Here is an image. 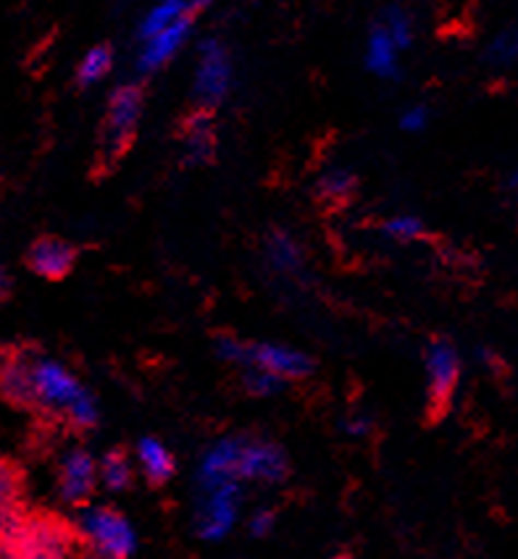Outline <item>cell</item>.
<instances>
[{
    "label": "cell",
    "mask_w": 518,
    "mask_h": 559,
    "mask_svg": "<svg viewBox=\"0 0 518 559\" xmlns=\"http://www.w3.org/2000/svg\"><path fill=\"white\" fill-rule=\"evenodd\" d=\"M287 476V457L274 441L243 437L237 454V480L250 484H280Z\"/></svg>",
    "instance_id": "obj_7"
},
{
    "label": "cell",
    "mask_w": 518,
    "mask_h": 559,
    "mask_svg": "<svg viewBox=\"0 0 518 559\" xmlns=\"http://www.w3.org/2000/svg\"><path fill=\"white\" fill-rule=\"evenodd\" d=\"M209 3H213V0H161V3H155L140 22V37L145 40L153 32L168 27V24H174L177 19L192 16V11L205 9Z\"/></svg>",
    "instance_id": "obj_16"
},
{
    "label": "cell",
    "mask_w": 518,
    "mask_h": 559,
    "mask_svg": "<svg viewBox=\"0 0 518 559\" xmlns=\"http://www.w3.org/2000/svg\"><path fill=\"white\" fill-rule=\"evenodd\" d=\"M381 231L395 242H413L424 234V224L416 216H392L390 221H385Z\"/></svg>",
    "instance_id": "obj_26"
},
{
    "label": "cell",
    "mask_w": 518,
    "mask_h": 559,
    "mask_svg": "<svg viewBox=\"0 0 518 559\" xmlns=\"http://www.w3.org/2000/svg\"><path fill=\"white\" fill-rule=\"evenodd\" d=\"M216 140H213V123L209 114H196L187 121L185 132V155L190 164H205L213 155Z\"/></svg>",
    "instance_id": "obj_19"
},
{
    "label": "cell",
    "mask_w": 518,
    "mask_h": 559,
    "mask_svg": "<svg viewBox=\"0 0 518 559\" xmlns=\"http://www.w3.org/2000/svg\"><path fill=\"white\" fill-rule=\"evenodd\" d=\"M19 499V473L11 465L0 463V518L16 507Z\"/></svg>",
    "instance_id": "obj_27"
},
{
    "label": "cell",
    "mask_w": 518,
    "mask_h": 559,
    "mask_svg": "<svg viewBox=\"0 0 518 559\" xmlns=\"http://www.w3.org/2000/svg\"><path fill=\"white\" fill-rule=\"evenodd\" d=\"M114 67V53L106 45H98V48H90L84 58L80 61V69H76V80L82 84H95L106 80L108 71Z\"/></svg>",
    "instance_id": "obj_21"
},
{
    "label": "cell",
    "mask_w": 518,
    "mask_h": 559,
    "mask_svg": "<svg viewBox=\"0 0 518 559\" xmlns=\"http://www.w3.org/2000/svg\"><path fill=\"white\" fill-rule=\"evenodd\" d=\"M355 190V177L345 168H332L319 179V194L323 200H334V203H342L348 200Z\"/></svg>",
    "instance_id": "obj_22"
},
{
    "label": "cell",
    "mask_w": 518,
    "mask_h": 559,
    "mask_svg": "<svg viewBox=\"0 0 518 559\" xmlns=\"http://www.w3.org/2000/svg\"><path fill=\"white\" fill-rule=\"evenodd\" d=\"M74 538L61 523L48 518H27L19 507L0 518V557L58 559L69 557Z\"/></svg>",
    "instance_id": "obj_2"
},
{
    "label": "cell",
    "mask_w": 518,
    "mask_h": 559,
    "mask_svg": "<svg viewBox=\"0 0 518 559\" xmlns=\"http://www.w3.org/2000/svg\"><path fill=\"white\" fill-rule=\"evenodd\" d=\"M198 512H196V533L203 542H222L237 525L239 515V484L226 480V484L200 489Z\"/></svg>",
    "instance_id": "obj_5"
},
{
    "label": "cell",
    "mask_w": 518,
    "mask_h": 559,
    "mask_svg": "<svg viewBox=\"0 0 518 559\" xmlns=\"http://www.w3.org/2000/svg\"><path fill=\"white\" fill-rule=\"evenodd\" d=\"M190 29H192L190 16H185V19H177L174 24H168L164 29L153 32L151 37H145V45H142L140 58H138L140 71L151 74V71H158L161 67H166V63L185 48L187 37H190Z\"/></svg>",
    "instance_id": "obj_11"
},
{
    "label": "cell",
    "mask_w": 518,
    "mask_h": 559,
    "mask_svg": "<svg viewBox=\"0 0 518 559\" xmlns=\"http://www.w3.org/2000/svg\"><path fill=\"white\" fill-rule=\"evenodd\" d=\"M134 457H138L142 476L151 480V484H166V480L174 476V471H177L174 454L168 452L164 441L153 437H145L138 441V447H134Z\"/></svg>",
    "instance_id": "obj_15"
},
{
    "label": "cell",
    "mask_w": 518,
    "mask_h": 559,
    "mask_svg": "<svg viewBox=\"0 0 518 559\" xmlns=\"http://www.w3.org/2000/svg\"><path fill=\"white\" fill-rule=\"evenodd\" d=\"M216 353L222 360L232 362V366L271 370V373L282 376L284 381L306 379L310 370H314V360H310L306 353L284 347V344H250L235 340V336H222V340L216 342Z\"/></svg>",
    "instance_id": "obj_3"
},
{
    "label": "cell",
    "mask_w": 518,
    "mask_h": 559,
    "mask_svg": "<svg viewBox=\"0 0 518 559\" xmlns=\"http://www.w3.org/2000/svg\"><path fill=\"white\" fill-rule=\"evenodd\" d=\"M58 486H61L63 502H87L90 493L98 486V463H95L93 454L84 450H71L63 454L61 473H58Z\"/></svg>",
    "instance_id": "obj_10"
},
{
    "label": "cell",
    "mask_w": 518,
    "mask_h": 559,
    "mask_svg": "<svg viewBox=\"0 0 518 559\" xmlns=\"http://www.w3.org/2000/svg\"><path fill=\"white\" fill-rule=\"evenodd\" d=\"M263 255H267V263L271 271L284 273V276H295L303 269V250L301 245L295 242L293 234L287 231H274L267 239V247H263Z\"/></svg>",
    "instance_id": "obj_17"
},
{
    "label": "cell",
    "mask_w": 518,
    "mask_h": 559,
    "mask_svg": "<svg viewBox=\"0 0 518 559\" xmlns=\"http://www.w3.org/2000/svg\"><path fill=\"white\" fill-rule=\"evenodd\" d=\"M0 394L14 405H35L32 355H9L0 360Z\"/></svg>",
    "instance_id": "obj_14"
},
{
    "label": "cell",
    "mask_w": 518,
    "mask_h": 559,
    "mask_svg": "<svg viewBox=\"0 0 518 559\" xmlns=\"http://www.w3.org/2000/svg\"><path fill=\"white\" fill-rule=\"evenodd\" d=\"M30 269L43 278H63L74 269L76 263V250L63 239H40V242L32 245L27 255Z\"/></svg>",
    "instance_id": "obj_13"
},
{
    "label": "cell",
    "mask_w": 518,
    "mask_h": 559,
    "mask_svg": "<svg viewBox=\"0 0 518 559\" xmlns=\"http://www.w3.org/2000/svg\"><path fill=\"white\" fill-rule=\"evenodd\" d=\"M514 187H516V190H518V174H516V177H514Z\"/></svg>",
    "instance_id": "obj_32"
},
{
    "label": "cell",
    "mask_w": 518,
    "mask_h": 559,
    "mask_svg": "<svg viewBox=\"0 0 518 559\" xmlns=\"http://www.w3.org/2000/svg\"><path fill=\"white\" fill-rule=\"evenodd\" d=\"M11 289V282H9V273H5L3 269H0V300H3L5 295H9Z\"/></svg>",
    "instance_id": "obj_31"
},
{
    "label": "cell",
    "mask_w": 518,
    "mask_h": 559,
    "mask_svg": "<svg viewBox=\"0 0 518 559\" xmlns=\"http://www.w3.org/2000/svg\"><path fill=\"white\" fill-rule=\"evenodd\" d=\"M426 381H429V402L432 407H445L450 402L456 383L461 379V357L450 342L439 340L426 349L424 357Z\"/></svg>",
    "instance_id": "obj_9"
},
{
    "label": "cell",
    "mask_w": 518,
    "mask_h": 559,
    "mask_svg": "<svg viewBox=\"0 0 518 559\" xmlns=\"http://www.w3.org/2000/svg\"><path fill=\"white\" fill-rule=\"evenodd\" d=\"M142 114V93L134 84H121L108 103L106 129H103V158L116 160L132 142Z\"/></svg>",
    "instance_id": "obj_6"
},
{
    "label": "cell",
    "mask_w": 518,
    "mask_h": 559,
    "mask_svg": "<svg viewBox=\"0 0 518 559\" xmlns=\"http://www.w3.org/2000/svg\"><path fill=\"white\" fill-rule=\"evenodd\" d=\"M274 525H276V518H274V512H271V510H256L248 520V531H250L252 538L269 536V533L274 531Z\"/></svg>",
    "instance_id": "obj_28"
},
{
    "label": "cell",
    "mask_w": 518,
    "mask_h": 559,
    "mask_svg": "<svg viewBox=\"0 0 518 559\" xmlns=\"http://www.w3.org/2000/svg\"><path fill=\"white\" fill-rule=\"evenodd\" d=\"M381 27L387 29V35L392 37V43L398 45L400 50L408 48L413 43V22L411 16L405 14L403 9H390L385 16V24Z\"/></svg>",
    "instance_id": "obj_25"
},
{
    "label": "cell",
    "mask_w": 518,
    "mask_h": 559,
    "mask_svg": "<svg viewBox=\"0 0 518 559\" xmlns=\"http://www.w3.org/2000/svg\"><path fill=\"white\" fill-rule=\"evenodd\" d=\"M80 536L98 557L127 559L138 551V533L111 507H87L80 515Z\"/></svg>",
    "instance_id": "obj_4"
},
{
    "label": "cell",
    "mask_w": 518,
    "mask_h": 559,
    "mask_svg": "<svg viewBox=\"0 0 518 559\" xmlns=\"http://www.w3.org/2000/svg\"><path fill=\"white\" fill-rule=\"evenodd\" d=\"M239 441H243V437H224L213 441L209 450L203 452L198 465L200 489H211V486L226 484V480H237Z\"/></svg>",
    "instance_id": "obj_12"
},
{
    "label": "cell",
    "mask_w": 518,
    "mask_h": 559,
    "mask_svg": "<svg viewBox=\"0 0 518 559\" xmlns=\"http://www.w3.org/2000/svg\"><path fill=\"white\" fill-rule=\"evenodd\" d=\"M372 418L364 413H355L351 418H345V424H342V431L348 433V437H366V433H372Z\"/></svg>",
    "instance_id": "obj_30"
},
{
    "label": "cell",
    "mask_w": 518,
    "mask_h": 559,
    "mask_svg": "<svg viewBox=\"0 0 518 559\" xmlns=\"http://www.w3.org/2000/svg\"><path fill=\"white\" fill-rule=\"evenodd\" d=\"M487 58L495 67H510L518 61V27H510L501 32L495 40L490 43Z\"/></svg>",
    "instance_id": "obj_24"
},
{
    "label": "cell",
    "mask_w": 518,
    "mask_h": 559,
    "mask_svg": "<svg viewBox=\"0 0 518 559\" xmlns=\"http://www.w3.org/2000/svg\"><path fill=\"white\" fill-rule=\"evenodd\" d=\"M429 123V110L424 106H411L403 110V116H400V127L405 129V132H421V129Z\"/></svg>",
    "instance_id": "obj_29"
},
{
    "label": "cell",
    "mask_w": 518,
    "mask_h": 559,
    "mask_svg": "<svg viewBox=\"0 0 518 559\" xmlns=\"http://www.w3.org/2000/svg\"><path fill=\"white\" fill-rule=\"evenodd\" d=\"M398 53L400 48L392 43V37L387 35L385 27H377L368 35L366 67L377 76H385V80L398 76Z\"/></svg>",
    "instance_id": "obj_18"
},
{
    "label": "cell",
    "mask_w": 518,
    "mask_h": 559,
    "mask_svg": "<svg viewBox=\"0 0 518 559\" xmlns=\"http://www.w3.org/2000/svg\"><path fill=\"white\" fill-rule=\"evenodd\" d=\"M98 484L108 491H125L132 484V465L121 452H108L98 463Z\"/></svg>",
    "instance_id": "obj_20"
},
{
    "label": "cell",
    "mask_w": 518,
    "mask_h": 559,
    "mask_svg": "<svg viewBox=\"0 0 518 559\" xmlns=\"http://www.w3.org/2000/svg\"><path fill=\"white\" fill-rule=\"evenodd\" d=\"M32 392H35V405L48 409V413L63 415L71 426L93 428L98 424V400L63 362L54 360V357L32 355Z\"/></svg>",
    "instance_id": "obj_1"
},
{
    "label": "cell",
    "mask_w": 518,
    "mask_h": 559,
    "mask_svg": "<svg viewBox=\"0 0 518 559\" xmlns=\"http://www.w3.org/2000/svg\"><path fill=\"white\" fill-rule=\"evenodd\" d=\"M243 386H245V392L252 396H274L282 392L284 379L282 376L271 373V370H263V368H245Z\"/></svg>",
    "instance_id": "obj_23"
},
{
    "label": "cell",
    "mask_w": 518,
    "mask_h": 559,
    "mask_svg": "<svg viewBox=\"0 0 518 559\" xmlns=\"http://www.w3.org/2000/svg\"><path fill=\"white\" fill-rule=\"evenodd\" d=\"M232 87V58L219 40L200 45L196 71V97L203 106H219Z\"/></svg>",
    "instance_id": "obj_8"
}]
</instances>
